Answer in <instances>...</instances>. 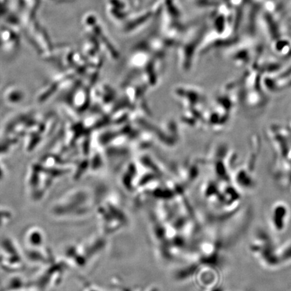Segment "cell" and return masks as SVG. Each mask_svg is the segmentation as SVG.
<instances>
[{"label": "cell", "mask_w": 291, "mask_h": 291, "mask_svg": "<svg viewBox=\"0 0 291 291\" xmlns=\"http://www.w3.org/2000/svg\"><path fill=\"white\" fill-rule=\"evenodd\" d=\"M27 247L29 249H39L44 247L45 242L44 233L39 229H30L26 233L25 238Z\"/></svg>", "instance_id": "1"}, {"label": "cell", "mask_w": 291, "mask_h": 291, "mask_svg": "<svg viewBox=\"0 0 291 291\" xmlns=\"http://www.w3.org/2000/svg\"><path fill=\"white\" fill-rule=\"evenodd\" d=\"M287 209L284 205H278L272 212V223L277 231H282L285 228V220L287 216Z\"/></svg>", "instance_id": "2"}, {"label": "cell", "mask_w": 291, "mask_h": 291, "mask_svg": "<svg viewBox=\"0 0 291 291\" xmlns=\"http://www.w3.org/2000/svg\"><path fill=\"white\" fill-rule=\"evenodd\" d=\"M5 97H7L8 103L17 104L23 99L24 95L20 89L18 88H12L5 94Z\"/></svg>", "instance_id": "3"}, {"label": "cell", "mask_w": 291, "mask_h": 291, "mask_svg": "<svg viewBox=\"0 0 291 291\" xmlns=\"http://www.w3.org/2000/svg\"><path fill=\"white\" fill-rule=\"evenodd\" d=\"M282 258L284 260H291V245L289 246L283 251Z\"/></svg>", "instance_id": "4"}, {"label": "cell", "mask_w": 291, "mask_h": 291, "mask_svg": "<svg viewBox=\"0 0 291 291\" xmlns=\"http://www.w3.org/2000/svg\"><path fill=\"white\" fill-rule=\"evenodd\" d=\"M5 170L4 168L3 167L2 164L0 163V181L3 180V177H5Z\"/></svg>", "instance_id": "5"}, {"label": "cell", "mask_w": 291, "mask_h": 291, "mask_svg": "<svg viewBox=\"0 0 291 291\" xmlns=\"http://www.w3.org/2000/svg\"><path fill=\"white\" fill-rule=\"evenodd\" d=\"M0 210H1V209H0Z\"/></svg>", "instance_id": "6"}]
</instances>
